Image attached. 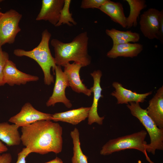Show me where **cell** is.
<instances>
[{"mask_svg": "<svg viewBox=\"0 0 163 163\" xmlns=\"http://www.w3.org/2000/svg\"><path fill=\"white\" fill-rule=\"evenodd\" d=\"M105 33L112 39L113 45L130 42L136 43L138 42L140 38L139 34L131 30L122 31L112 28L106 29Z\"/></svg>", "mask_w": 163, "mask_h": 163, "instance_id": "ffe728a7", "label": "cell"}, {"mask_svg": "<svg viewBox=\"0 0 163 163\" xmlns=\"http://www.w3.org/2000/svg\"><path fill=\"white\" fill-rule=\"evenodd\" d=\"M39 78L23 72L19 70L15 64L11 60H8L4 70V79L5 84L10 86L15 85H25L31 82L37 81Z\"/></svg>", "mask_w": 163, "mask_h": 163, "instance_id": "8fae6325", "label": "cell"}, {"mask_svg": "<svg viewBox=\"0 0 163 163\" xmlns=\"http://www.w3.org/2000/svg\"><path fill=\"white\" fill-rule=\"evenodd\" d=\"M64 72L67 78L69 86L74 91L83 93L89 97L92 92L90 89L82 83L80 75V71L82 67L74 62L68 63L64 66Z\"/></svg>", "mask_w": 163, "mask_h": 163, "instance_id": "7c38bea8", "label": "cell"}, {"mask_svg": "<svg viewBox=\"0 0 163 163\" xmlns=\"http://www.w3.org/2000/svg\"><path fill=\"white\" fill-rule=\"evenodd\" d=\"M2 1H3V0H0V3L1 2H2Z\"/></svg>", "mask_w": 163, "mask_h": 163, "instance_id": "d6a6232c", "label": "cell"}, {"mask_svg": "<svg viewBox=\"0 0 163 163\" xmlns=\"http://www.w3.org/2000/svg\"><path fill=\"white\" fill-rule=\"evenodd\" d=\"M107 0H83L81 2V8L82 9L99 8Z\"/></svg>", "mask_w": 163, "mask_h": 163, "instance_id": "d4e9b609", "label": "cell"}, {"mask_svg": "<svg viewBox=\"0 0 163 163\" xmlns=\"http://www.w3.org/2000/svg\"><path fill=\"white\" fill-rule=\"evenodd\" d=\"M73 144V156L72 163H88V157L83 153L80 146L79 132L75 127L70 133Z\"/></svg>", "mask_w": 163, "mask_h": 163, "instance_id": "7402d4cb", "label": "cell"}, {"mask_svg": "<svg viewBox=\"0 0 163 163\" xmlns=\"http://www.w3.org/2000/svg\"><path fill=\"white\" fill-rule=\"evenodd\" d=\"M8 150L7 146L0 141V154L7 152Z\"/></svg>", "mask_w": 163, "mask_h": 163, "instance_id": "f1b7e54d", "label": "cell"}, {"mask_svg": "<svg viewBox=\"0 0 163 163\" xmlns=\"http://www.w3.org/2000/svg\"><path fill=\"white\" fill-rule=\"evenodd\" d=\"M3 14V13H2L0 11V18L2 16Z\"/></svg>", "mask_w": 163, "mask_h": 163, "instance_id": "1f68e13d", "label": "cell"}, {"mask_svg": "<svg viewBox=\"0 0 163 163\" xmlns=\"http://www.w3.org/2000/svg\"><path fill=\"white\" fill-rule=\"evenodd\" d=\"M70 0H64L63 7L60 11L59 20L55 26L59 27L62 24H66L69 26L76 25L77 23L72 17V14L70 12Z\"/></svg>", "mask_w": 163, "mask_h": 163, "instance_id": "603a6c76", "label": "cell"}, {"mask_svg": "<svg viewBox=\"0 0 163 163\" xmlns=\"http://www.w3.org/2000/svg\"><path fill=\"white\" fill-rule=\"evenodd\" d=\"M56 80L52 95L46 103L48 107L54 106L56 104L61 103L68 108H70L72 104L66 97L65 90L69 87L66 75L62 69L61 66H56L55 70Z\"/></svg>", "mask_w": 163, "mask_h": 163, "instance_id": "52a82bcc", "label": "cell"}, {"mask_svg": "<svg viewBox=\"0 0 163 163\" xmlns=\"http://www.w3.org/2000/svg\"><path fill=\"white\" fill-rule=\"evenodd\" d=\"M159 14L158 9L149 8L140 16V29L144 37L149 39L160 40Z\"/></svg>", "mask_w": 163, "mask_h": 163, "instance_id": "9c48e42d", "label": "cell"}, {"mask_svg": "<svg viewBox=\"0 0 163 163\" xmlns=\"http://www.w3.org/2000/svg\"><path fill=\"white\" fill-rule=\"evenodd\" d=\"M1 155L0 154V158H1Z\"/></svg>", "mask_w": 163, "mask_h": 163, "instance_id": "e575fe53", "label": "cell"}, {"mask_svg": "<svg viewBox=\"0 0 163 163\" xmlns=\"http://www.w3.org/2000/svg\"><path fill=\"white\" fill-rule=\"evenodd\" d=\"M159 23L160 40L162 41L163 38V11L162 10L160 11Z\"/></svg>", "mask_w": 163, "mask_h": 163, "instance_id": "83f0119b", "label": "cell"}, {"mask_svg": "<svg viewBox=\"0 0 163 163\" xmlns=\"http://www.w3.org/2000/svg\"><path fill=\"white\" fill-rule=\"evenodd\" d=\"M93 79V85L90 89L93 93V98L91 106L90 107L88 116V124L91 125L94 123L99 125L103 124L104 117H100L97 112V107L100 98L103 97L101 94L102 90L100 85L101 78L102 76V72L100 70L94 71L90 74Z\"/></svg>", "mask_w": 163, "mask_h": 163, "instance_id": "30bf717a", "label": "cell"}, {"mask_svg": "<svg viewBox=\"0 0 163 163\" xmlns=\"http://www.w3.org/2000/svg\"><path fill=\"white\" fill-rule=\"evenodd\" d=\"M31 153V152L29 149L24 148L18 154L17 160L16 163H26V158Z\"/></svg>", "mask_w": 163, "mask_h": 163, "instance_id": "484cf974", "label": "cell"}, {"mask_svg": "<svg viewBox=\"0 0 163 163\" xmlns=\"http://www.w3.org/2000/svg\"><path fill=\"white\" fill-rule=\"evenodd\" d=\"M12 156L9 153H5L1 155L0 158V163H11Z\"/></svg>", "mask_w": 163, "mask_h": 163, "instance_id": "4316f807", "label": "cell"}, {"mask_svg": "<svg viewBox=\"0 0 163 163\" xmlns=\"http://www.w3.org/2000/svg\"><path fill=\"white\" fill-rule=\"evenodd\" d=\"M147 160L150 163H154V162L152 161L151 159H150V158L148 156V155L147 153L145 155Z\"/></svg>", "mask_w": 163, "mask_h": 163, "instance_id": "4dcf8cb0", "label": "cell"}, {"mask_svg": "<svg viewBox=\"0 0 163 163\" xmlns=\"http://www.w3.org/2000/svg\"><path fill=\"white\" fill-rule=\"evenodd\" d=\"M126 106L131 114L137 118L148 133L150 142L147 144L146 151L153 155L156 150H163V128H159L147 114L146 109H142L139 103L131 102Z\"/></svg>", "mask_w": 163, "mask_h": 163, "instance_id": "277c9868", "label": "cell"}, {"mask_svg": "<svg viewBox=\"0 0 163 163\" xmlns=\"http://www.w3.org/2000/svg\"><path fill=\"white\" fill-rule=\"evenodd\" d=\"M146 109L148 115L159 128H163V86L157 91L149 101Z\"/></svg>", "mask_w": 163, "mask_h": 163, "instance_id": "9a60e30c", "label": "cell"}, {"mask_svg": "<svg viewBox=\"0 0 163 163\" xmlns=\"http://www.w3.org/2000/svg\"><path fill=\"white\" fill-rule=\"evenodd\" d=\"M22 17L21 14L13 9L3 13L0 18V47L6 43H14L21 31L19 23Z\"/></svg>", "mask_w": 163, "mask_h": 163, "instance_id": "8992f818", "label": "cell"}, {"mask_svg": "<svg viewBox=\"0 0 163 163\" xmlns=\"http://www.w3.org/2000/svg\"><path fill=\"white\" fill-rule=\"evenodd\" d=\"M129 5L130 12L129 16L126 18V28L136 27L137 25V18L141 11L147 7L145 0H125Z\"/></svg>", "mask_w": 163, "mask_h": 163, "instance_id": "44dd1931", "label": "cell"}, {"mask_svg": "<svg viewBox=\"0 0 163 163\" xmlns=\"http://www.w3.org/2000/svg\"><path fill=\"white\" fill-rule=\"evenodd\" d=\"M44 163H64L62 160L58 157H56L54 159Z\"/></svg>", "mask_w": 163, "mask_h": 163, "instance_id": "f546056e", "label": "cell"}, {"mask_svg": "<svg viewBox=\"0 0 163 163\" xmlns=\"http://www.w3.org/2000/svg\"><path fill=\"white\" fill-rule=\"evenodd\" d=\"M99 9L109 16L112 21L123 28H126L127 17L125 16L122 3L107 0Z\"/></svg>", "mask_w": 163, "mask_h": 163, "instance_id": "ac0fdd59", "label": "cell"}, {"mask_svg": "<svg viewBox=\"0 0 163 163\" xmlns=\"http://www.w3.org/2000/svg\"><path fill=\"white\" fill-rule=\"evenodd\" d=\"M88 39L87 33L85 31L78 34L69 43L52 39L51 44L54 48L56 65L64 67L71 61L82 67L89 65L91 58L88 53Z\"/></svg>", "mask_w": 163, "mask_h": 163, "instance_id": "7a4b0ae2", "label": "cell"}, {"mask_svg": "<svg viewBox=\"0 0 163 163\" xmlns=\"http://www.w3.org/2000/svg\"><path fill=\"white\" fill-rule=\"evenodd\" d=\"M9 60L8 53L2 50L0 51V86L5 83L4 79V70L7 61Z\"/></svg>", "mask_w": 163, "mask_h": 163, "instance_id": "cb8c5ba5", "label": "cell"}, {"mask_svg": "<svg viewBox=\"0 0 163 163\" xmlns=\"http://www.w3.org/2000/svg\"><path fill=\"white\" fill-rule=\"evenodd\" d=\"M112 86L115 90L111 95L116 98L118 104H128L131 102L143 103L147 97L152 93V91L143 94L133 92L124 88L121 84L117 82L113 83Z\"/></svg>", "mask_w": 163, "mask_h": 163, "instance_id": "5bb4252c", "label": "cell"}, {"mask_svg": "<svg viewBox=\"0 0 163 163\" xmlns=\"http://www.w3.org/2000/svg\"><path fill=\"white\" fill-rule=\"evenodd\" d=\"M2 50V48L0 47V51Z\"/></svg>", "mask_w": 163, "mask_h": 163, "instance_id": "836d02e7", "label": "cell"}, {"mask_svg": "<svg viewBox=\"0 0 163 163\" xmlns=\"http://www.w3.org/2000/svg\"><path fill=\"white\" fill-rule=\"evenodd\" d=\"M143 45L139 43H130L113 45L107 54L109 58L115 59L119 57L133 58L137 56L143 49Z\"/></svg>", "mask_w": 163, "mask_h": 163, "instance_id": "e0dca14e", "label": "cell"}, {"mask_svg": "<svg viewBox=\"0 0 163 163\" xmlns=\"http://www.w3.org/2000/svg\"><path fill=\"white\" fill-rule=\"evenodd\" d=\"M64 0H43L40 11L36 18L37 21H48L54 26L59 21Z\"/></svg>", "mask_w": 163, "mask_h": 163, "instance_id": "4fadbf2b", "label": "cell"}, {"mask_svg": "<svg viewBox=\"0 0 163 163\" xmlns=\"http://www.w3.org/2000/svg\"><path fill=\"white\" fill-rule=\"evenodd\" d=\"M146 131L142 130L131 134L110 139L102 147L100 153L107 155L128 149L138 150L144 155L147 154Z\"/></svg>", "mask_w": 163, "mask_h": 163, "instance_id": "5b68a950", "label": "cell"}, {"mask_svg": "<svg viewBox=\"0 0 163 163\" xmlns=\"http://www.w3.org/2000/svg\"><path fill=\"white\" fill-rule=\"evenodd\" d=\"M52 114L44 113L36 109L29 102L25 103L20 111L8 120L19 127L24 126L41 120H52Z\"/></svg>", "mask_w": 163, "mask_h": 163, "instance_id": "ba28073f", "label": "cell"}, {"mask_svg": "<svg viewBox=\"0 0 163 163\" xmlns=\"http://www.w3.org/2000/svg\"><path fill=\"white\" fill-rule=\"evenodd\" d=\"M89 107H81L67 111L52 114V120L61 121L76 125L88 117Z\"/></svg>", "mask_w": 163, "mask_h": 163, "instance_id": "2e32d148", "label": "cell"}, {"mask_svg": "<svg viewBox=\"0 0 163 163\" xmlns=\"http://www.w3.org/2000/svg\"><path fill=\"white\" fill-rule=\"evenodd\" d=\"M51 36L48 30L45 29L42 33L41 40L36 47L30 51L17 49L13 51L14 54L17 56H27L35 61L43 73L44 83L48 85L54 83V78L51 73V69H52L54 73L56 66L49 47Z\"/></svg>", "mask_w": 163, "mask_h": 163, "instance_id": "3957f363", "label": "cell"}, {"mask_svg": "<svg viewBox=\"0 0 163 163\" xmlns=\"http://www.w3.org/2000/svg\"><path fill=\"white\" fill-rule=\"evenodd\" d=\"M21 142L31 153L56 154L62 149V128L58 123L41 120L21 127Z\"/></svg>", "mask_w": 163, "mask_h": 163, "instance_id": "6da1fadb", "label": "cell"}, {"mask_svg": "<svg viewBox=\"0 0 163 163\" xmlns=\"http://www.w3.org/2000/svg\"><path fill=\"white\" fill-rule=\"evenodd\" d=\"M19 128L14 123L0 122V140L9 146L19 145L21 140Z\"/></svg>", "mask_w": 163, "mask_h": 163, "instance_id": "d6986e66", "label": "cell"}]
</instances>
